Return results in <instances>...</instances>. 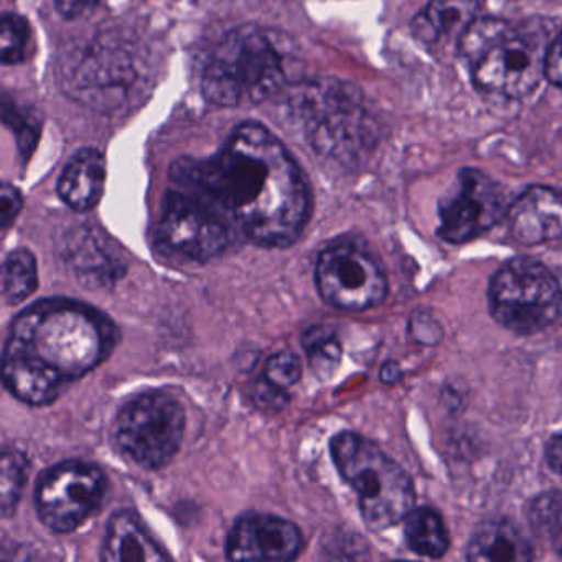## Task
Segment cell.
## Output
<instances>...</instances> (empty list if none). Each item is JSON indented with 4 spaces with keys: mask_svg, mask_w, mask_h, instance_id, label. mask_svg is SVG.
I'll list each match as a JSON object with an SVG mask.
<instances>
[{
    "mask_svg": "<svg viewBox=\"0 0 562 562\" xmlns=\"http://www.w3.org/2000/svg\"><path fill=\"white\" fill-rule=\"evenodd\" d=\"M170 180L203 200L236 236L265 248L294 245L311 218L304 173L284 144L258 123L236 127L212 157L180 160Z\"/></svg>",
    "mask_w": 562,
    "mask_h": 562,
    "instance_id": "6da1fadb",
    "label": "cell"
},
{
    "mask_svg": "<svg viewBox=\"0 0 562 562\" xmlns=\"http://www.w3.org/2000/svg\"><path fill=\"white\" fill-rule=\"evenodd\" d=\"M116 344V327L97 308L64 297L35 302L9 328L5 390L29 406H47L100 367Z\"/></svg>",
    "mask_w": 562,
    "mask_h": 562,
    "instance_id": "7a4b0ae2",
    "label": "cell"
},
{
    "mask_svg": "<svg viewBox=\"0 0 562 562\" xmlns=\"http://www.w3.org/2000/svg\"><path fill=\"white\" fill-rule=\"evenodd\" d=\"M551 42L544 21L512 24L505 19L480 18L460 38L459 54L480 93L519 100L546 78Z\"/></svg>",
    "mask_w": 562,
    "mask_h": 562,
    "instance_id": "3957f363",
    "label": "cell"
},
{
    "mask_svg": "<svg viewBox=\"0 0 562 562\" xmlns=\"http://www.w3.org/2000/svg\"><path fill=\"white\" fill-rule=\"evenodd\" d=\"M288 114L308 147L335 162H358L380 139L363 91L350 81L317 78L301 85L289 100Z\"/></svg>",
    "mask_w": 562,
    "mask_h": 562,
    "instance_id": "277c9868",
    "label": "cell"
},
{
    "mask_svg": "<svg viewBox=\"0 0 562 562\" xmlns=\"http://www.w3.org/2000/svg\"><path fill=\"white\" fill-rule=\"evenodd\" d=\"M285 83L288 64L278 41L261 29L239 27L210 55L202 91L215 106H251L278 94Z\"/></svg>",
    "mask_w": 562,
    "mask_h": 562,
    "instance_id": "5b68a950",
    "label": "cell"
},
{
    "mask_svg": "<svg viewBox=\"0 0 562 562\" xmlns=\"http://www.w3.org/2000/svg\"><path fill=\"white\" fill-rule=\"evenodd\" d=\"M61 80L78 103L101 113H117L143 100L153 75L146 50L114 32L71 55Z\"/></svg>",
    "mask_w": 562,
    "mask_h": 562,
    "instance_id": "8992f818",
    "label": "cell"
},
{
    "mask_svg": "<svg viewBox=\"0 0 562 562\" xmlns=\"http://www.w3.org/2000/svg\"><path fill=\"white\" fill-rule=\"evenodd\" d=\"M330 453L341 479L357 492L368 528L381 531L413 512V480L376 443L355 432H340L330 440Z\"/></svg>",
    "mask_w": 562,
    "mask_h": 562,
    "instance_id": "52a82bcc",
    "label": "cell"
},
{
    "mask_svg": "<svg viewBox=\"0 0 562 562\" xmlns=\"http://www.w3.org/2000/svg\"><path fill=\"white\" fill-rule=\"evenodd\" d=\"M562 292L555 276L542 262L515 258L490 282L493 318L515 334L531 335L551 325L561 311Z\"/></svg>",
    "mask_w": 562,
    "mask_h": 562,
    "instance_id": "ba28073f",
    "label": "cell"
},
{
    "mask_svg": "<svg viewBox=\"0 0 562 562\" xmlns=\"http://www.w3.org/2000/svg\"><path fill=\"white\" fill-rule=\"evenodd\" d=\"M186 409L166 391L139 394L124 404L114 423L117 449L147 470L172 462L186 434Z\"/></svg>",
    "mask_w": 562,
    "mask_h": 562,
    "instance_id": "9c48e42d",
    "label": "cell"
},
{
    "mask_svg": "<svg viewBox=\"0 0 562 562\" xmlns=\"http://www.w3.org/2000/svg\"><path fill=\"white\" fill-rule=\"evenodd\" d=\"M108 493L100 467L85 460H67L45 470L35 486L38 518L55 532H74L93 518Z\"/></svg>",
    "mask_w": 562,
    "mask_h": 562,
    "instance_id": "30bf717a",
    "label": "cell"
},
{
    "mask_svg": "<svg viewBox=\"0 0 562 562\" xmlns=\"http://www.w3.org/2000/svg\"><path fill=\"white\" fill-rule=\"evenodd\" d=\"M315 284L327 304L347 312L378 307L387 294L383 266L353 239H340L318 255Z\"/></svg>",
    "mask_w": 562,
    "mask_h": 562,
    "instance_id": "8fae6325",
    "label": "cell"
},
{
    "mask_svg": "<svg viewBox=\"0 0 562 562\" xmlns=\"http://www.w3.org/2000/svg\"><path fill=\"white\" fill-rule=\"evenodd\" d=\"M156 236L166 255L187 262H205L222 256L236 239L218 213L199 196L176 187L164 199Z\"/></svg>",
    "mask_w": 562,
    "mask_h": 562,
    "instance_id": "7c38bea8",
    "label": "cell"
},
{
    "mask_svg": "<svg viewBox=\"0 0 562 562\" xmlns=\"http://www.w3.org/2000/svg\"><path fill=\"white\" fill-rule=\"evenodd\" d=\"M508 206L495 180L476 169L460 170L456 189L440 202L437 233L450 245H463L492 229Z\"/></svg>",
    "mask_w": 562,
    "mask_h": 562,
    "instance_id": "4fadbf2b",
    "label": "cell"
},
{
    "mask_svg": "<svg viewBox=\"0 0 562 562\" xmlns=\"http://www.w3.org/2000/svg\"><path fill=\"white\" fill-rule=\"evenodd\" d=\"M301 529L281 516L248 513L226 539V558L232 561H292L301 554Z\"/></svg>",
    "mask_w": 562,
    "mask_h": 562,
    "instance_id": "5bb4252c",
    "label": "cell"
},
{
    "mask_svg": "<svg viewBox=\"0 0 562 562\" xmlns=\"http://www.w3.org/2000/svg\"><path fill=\"white\" fill-rule=\"evenodd\" d=\"M509 233L521 245L536 246L562 236V193L551 187L526 189L506 212Z\"/></svg>",
    "mask_w": 562,
    "mask_h": 562,
    "instance_id": "9a60e30c",
    "label": "cell"
},
{
    "mask_svg": "<svg viewBox=\"0 0 562 562\" xmlns=\"http://www.w3.org/2000/svg\"><path fill=\"white\" fill-rule=\"evenodd\" d=\"M480 0H430L414 18L413 35L423 44L459 45L470 25L479 19Z\"/></svg>",
    "mask_w": 562,
    "mask_h": 562,
    "instance_id": "2e32d148",
    "label": "cell"
},
{
    "mask_svg": "<svg viewBox=\"0 0 562 562\" xmlns=\"http://www.w3.org/2000/svg\"><path fill=\"white\" fill-rule=\"evenodd\" d=\"M106 186V159L100 150H80L58 180V195L75 212H90L100 203Z\"/></svg>",
    "mask_w": 562,
    "mask_h": 562,
    "instance_id": "e0dca14e",
    "label": "cell"
},
{
    "mask_svg": "<svg viewBox=\"0 0 562 562\" xmlns=\"http://www.w3.org/2000/svg\"><path fill=\"white\" fill-rule=\"evenodd\" d=\"M103 561H166L167 552L154 541L153 536L144 528L143 521L131 509L116 513L108 522L101 548Z\"/></svg>",
    "mask_w": 562,
    "mask_h": 562,
    "instance_id": "ac0fdd59",
    "label": "cell"
},
{
    "mask_svg": "<svg viewBox=\"0 0 562 562\" xmlns=\"http://www.w3.org/2000/svg\"><path fill=\"white\" fill-rule=\"evenodd\" d=\"M532 558L531 542L505 518L480 522L467 546L469 561L525 562Z\"/></svg>",
    "mask_w": 562,
    "mask_h": 562,
    "instance_id": "d6986e66",
    "label": "cell"
},
{
    "mask_svg": "<svg viewBox=\"0 0 562 562\" xmlns=\"http://www.w3.org/2000/svg\"><path fill=\"white\" fill-rule=\"evenodd\" d=\"M406 541L416 554L426 558H442L449 549V532L439 513L432 508L413 509L406 516Z\"/></svg>",
    "mask_w": 562,
    "mask_h": 562,
    "instance_id": "ffe728a7",
    "label": "cell"
},
{
    "mask_svg": "<svg viewBox=\"0 0 562 562\" xmlns=\"http://www.w3.org/2000/svg\"><path fill=\"white\" fill-rule=\"evenodd\" d=\"M37 288V259L29 249H15L8 256L2 268V295L5 304H22Z\"/></svg>",
    "mask_w": 562,
    "mask_h": 562,
    "instance_id": "44dd1931",
    "label": "cell"
},
{
    "mask_svg": "<svg viewBox=\"0 0 562 562\" xmlns=\"http://www.w3.org/2000/svg\"><path fill=\"white\" fill-rule=\"evenodd\" d=\"M302 347L307 353L311 370L321 380L331 378L341 361L340 340L328 325H312L302 334Z\"/></svg>",
    "mask_w": 562,
    "mask_h": 562,
    "instance_id": "7402d4cb",
    "label": "cell"
},
{
    "mask_svg": "<svg viewBox=\"0 0 562 562\" xmlns=\"http://www.w3.org/2000/svg\"><path fill=\"white\" fill-rule=\"evenodd\" d=\"M0 509L2 516L14 515L24 493L29 476V462L24 453L14 449H5L2 453V470H0Z\"/></svg>",
    "mask_w": 562,
    "mask_h": 562,
    "instance_id": "603a6c76",
    "label": "cell"
},
{
    "mask_svg": "<svg viewBox=\"0 0 562 562\" xmlns=\"http://www.w3.org/2000/svg\"><path fill=\"white\" fill-rule=\"evenodd\" d=\"M528 519L531 528L554 549L562 546V490H552L532 499Z\"/></svg>",
    "mask_w": 562,
    "mask_h": 562,
    "instance_id": "cb8c5ba5",
    "label": "cell"
},
{
    "mask_svg": "<svg viewBox=\"0 0 562 562\" xmlns=\"http://www.w3.org/2000/svg\"><path fill=\"white\" fill-rule=\"evenodd\" d=\"M32 29L22 15L8 14L2 18V35H0V57L2 65L22 64L31 55Z\"/></svg>",
    "mask_w": 562,
    "mask_h": 562,
    "instance_id": "d4e9b609",
    "label": "cell"
},
{
    "mask_svg": "<svg viewBox=\"0 0 562 562\" xmlns=\"http://www.w3.org/2000/svg\"><path fill=\"white\" fill-rule=\"evenodd\" d=\"M302 376V361L294 351H278L269 358L265 367L262 381L278 391H285L294 386Z\"/></svg>",
    "mask_w": 562,
    "mask_h": 562,
    "instance_id": "484cf974",
    "label": "cell"
},
{
    "mask_svg": "<svg viewBox=\"0 0 562 562\" xmlns=\"http://www.w3.org/2000/svg\"><path fill=\"white\" fill-rule=\"evenodd\" d=\"M27 113L29 111L21 110V108L15 106V104L11 106L8 100L4 101L5 124L15 121V124H9V126H12V130L15 127V133H18L19 136V147H21L22 154H24L25 157L31 156L35 144H37L38 134H41V123H38L37 117L29 116L27 120H25V114Z\"/></svg>",
    "mask_w": 562,
    "mask_h": 562,
    "instance_id": "4316f807",
    "label": "cell"
},
{
    "mask_svg": "<svg viewBox=\"0 0 562 562\" xmlns=\"http://www.w3.org/2000/svg\"><path fill=\"white\" fill-rule=\"evenodd\" d=\"M22 205H24V199H22L21 192L11 183H4L2 193H0V222H2L4 232H8L9 226L15 222Z\"/></svg>",
    "mask_w": 562,
    "mask_h": 562,
    "instance_id": "83f0119b",
    "label": "cell"
},
{
    "mask_svg": "<svg viewBox=\"0 0 562 562\" xmlns=\"http://www.w3.org/2000/svg\"><path fill=\"white\" fill-rule=\"evenodd\" d=\"M546 80L562 88V32L549 45L546 55Z\"/></svg>",
    "mask_w": 562,
    "mask_h": 562,
    "instance_id": "f1b7e54d",
    "label": "cell"
},
{
    "mask_svg": "<svg viewBox=\"0 0 562 562\" xmlns=\"http://www.w3.org/2000/svg\"><path fill=\"white\" fill-rule=\"evenodd\" d=\"M100 0H55V8L61 18L78 19L97 8Z\"/></svg>",
    "mask_w": 562,
    "mask_h": 562,
    "instance_id": "f546056e",
    "label": "cell"
},
{
    "mask_svg": "<svg viewBox=\"0 0 562 562\" xmlns=\"http://www.w3.org/2000/svg\"><path fill=\"white\" fill-rule=\"evenodd\" d=\"M546 462L555 473H562V432L555 434L548 440Z\"/></svg>",
    "mask_w": 562,
    "mask_h": 562,
    "instance_id": "4dcf8cb0",
    "label": "cell"
},
{
    "mask_svg": "<svg viewBox=\"0 0 562 562\" xmlns=\"http://www.w3.org/2000/svg\"><path fill=\"white\" fill-rule=\"evenodd\" d=\"M400 378L401 370L396 363L384 364L383 370H381V380H383L384 383H394V381L400 380Z\"/></svg>",
    "mask_w": 562,
    "mask_h": 562,
    "instance_id": "1f68e13d",
    "label": "cell"
},
{
    "mask_svg": "<svg viewBox=\"0 0 562 562\" xmlns=\"http://www.w3.org/2000/svg\"><path fill=\"white\" fill-rule=\"evenodd\" d=\"M555 551H558V554H559V555H562V546H559V548H558V549H555Z\"/></svg>",
    "mask_w": 562,
    "mask_h": 562,
    "instance_id": "d6a6232c",
    "label": "cell"
}]
</instances>
